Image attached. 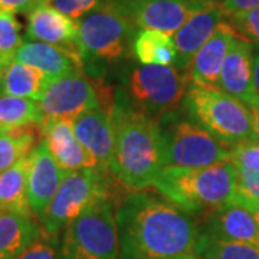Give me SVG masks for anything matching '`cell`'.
Listing matches in <instances>:
<instances>
[{
	"label": "cell",
	"instance_id": "cell-42",
	"mask_svg": "<svg viewBox=\"0 0 259 259\" xmlns=\"http://www.w3.org/2000/svg\"><path fill=\"white\" fill-rule=\"evenodd\" d=\"M58 259H72V258L69 256V253H68L66 250L61 248V252H59V258Z\"/></svg>",
	"mask_w": 259,
	"mask_h": 259
},
{
	"label": "cell",
	"instance_id": "cell-31",
	"mask_svg": "<svg viewBox=\"0 0 259 259\" xmlns=\"http://www.w3.org/2000/svg\"><path fill=\"white\" fill-rule=\"evenodd\" d=\"M231 160L236 166L259 171V141H243L232 146Z\"/></svg>",
	"mask_w": 259,
	"mask_h": 259
},
{
	"label": "cell",
	"instance_id": "cell-9",
	"mask_svg": "<svg viewBox=\"0 0 259 259\" xmlns=\"http://www.w3.org/2000/svg\"><path fill=\"white\" fill-rule=\"evenodd\" d=\"M187 74L170 65H143L130 75V94L137 110L160 121L185 100Z\"/></svg>",
	"mask_w": 259,
	"mask_h": 259
},
{
	"label": "cell",
	"instance_id": "cell-30",
	"mask_svg": "<svg viewBox=\"0 0 259 259\" xmlns=\"http://www.w3.org/2000/svg\"><path fill=\"white\" fill-rule=\"evenodd\" d=\"M226 19L238 36L250 44H259V9L231 13Z\"/></svg>",
	"mask_w": 259,
	"mask_h": 259
},
{
	"label": "cell",
	"instance_id": "cell-12",
	"mask_svg": "<svg viewBox=\"0 0 259 259\" xmlns=\"http://www.w3.org/2000/svg\"><path fill=\"white\" fill-rule=\"evenodd\" d=\"M218 88L243 102L248 108L258 104L259 94L253 81L252 44L236 36L222 65Z\"/></svg>",
	"mask_w": 259,
	"mask_h": 259
},
{
	"label": "cell",
	"instance_id": "cell-3",
	"mask_svg": "<svg viewBox=\"0 0 259 259\" xmlns=\"http://www.w3.org/2000/svg\"><path fill=\"white\" fill-rule=\"evenodd\" d=\"M153 189L189 214L206 218L235 200L236 168L232 160L200 168L164 167Z\"/></svg>",
	"mask_w": 259,
	"mask_h": 259
},
{
	"label": "cell",
	"instance_id": "cell-8",
	"mask_svg": "<svg viewBox=\"0 0 259 259\" xmlns=\"http://www.w3.org/2000/svg\"><path fill=\"white\" fill-rule=\"evenodd\" d=\"M161 134L164 167L200 168L231 160V146L190 118L166 121Z\"/></svg>",
	"mask_w": 259,
	"mask_h": 259
},
{
	"label": "cell",
	"instance_id": "cell-39",
	"mask_svg": "<svg viewBox=\"0 0 259 259\" xmlns=\"http://www.w3.org/2000/svg\"><path fill=\"white\" fill-rule=\"evenodd\" d=\"M5 71H6V66L0 62V94H2V87H3V78H5Z\"/></svg>",
	"mask_w": 259,
	"mask_h": 259
},
{
	"label": "cell",
	"instance_id": "cell-19",
	"mask_svg": "<svg viewBox=\"0 0 259 259\" xmlns=\"http://www.w3.org/2000/svg\"><path fill=\"white\" fill-rule=\"evenodd\" d=\"M202 232L222 241L245 242L259 246L258 222L253 213L242 204L228 203L209 213Z\"/></svg>",
	"mask_w": 259,
	"mask_h": 259
},
{
	"label": "cell",
	"instance_id": "cell-24",
	"mask_svg": "<svg viewBox=\"0 0 259 259\" xmlns=\"http://www.w3.org/2000/svg\"><path fill=\"white\" fill-rule=\"evenodd\" d=\"M133 54L143 65H164L176 62V45L170 35L163 32L141 29L133 39Z\"/></svg>",
	"mask_w": 259,
	"mask_h": 259
},
{
	"label": "cell",
	"instance_id": "cell-23",
	"mask_svg": "<svg viewBox=\"0 0 259 259\" xmlns=\"http://www.w3.org/2000/svg\"><path fill=\"white\" fill-rule=\"evenodd\" d=\"M49 78L33 66L13 61L5 71L2 95H13L39 101Z\"/></svg>",
	"mask_w": 259,
	"mask_h": 259
},
{
	"label": "cell",
	"instance_id": "cell-36",
	"mask_svg": "<svg viewBox=\"0 0 259 259\" xmlns=\"http://www.w3.org/2000/svg\"><path fill=\"white\" fill-rule=\"evenodd\" d=\"M250 117H252V127H253V131H255V136L259 141V102L249 107Z\"/></svg>",
	"mask_w": 259,
	"mask_h": 259
},
{
	"label": "cell",
	"instance_id": "cell-20",
	"mask_svg": "<svg viewBox=\"0 0 259 259\" xmlns=\"http://www.w3.org/2000/svg\"><path fill=\"white\" fill-rule=\"evenodd\" d=\"M22 64L33 66L49 78V81L81 71L82 61L66 51L44 42L26 40L15 54V59Z\"/></svg>",
	"mask_w": 259,
	"mask_h": 259
},
{
	"label": "cell",
	"instance_id": "cell-11",
	"mask_svg": "<svg viewBox=\"0 0 259 259\" xmlns=\"http://www.w3.org/2000/svg\"><path fill=\"white\" fill-rule=\"evenodd\" d=\"M42 139L28 156V199L32 213L40 219L65 176Z\"/></svg>",
	"mask_w": 259,
	"mask_h": 259
},
{
	"label": "cell",
	"instance_id": "cell-22",
	"mask_svg": "<svg viewBox=\"0 0 259 259\" xmlns=\"http://www.w3.org/2000/svg\"><path fill=\"white\" fill-rule=\"evenodd\" d=\"M0 212L33 218L28 199V157L0 173Z\"/></svg>",
	"mask_w": 259,
	"mask_h": 259
},
{
	"label": "cell",
	"instance_id": "cell-29",
	"mask_svg": "<svg viewBox=\"0 0 259 259\" xmlns=\"http://www.w3.org/2000/svg\"><path fill=\"white\" fill-rule=\"evenodd\" d=\"M236 196L232 203L245 206L246 209L259 206V171L236 166Z\"/></svg>",
	"mask_w": 259,
	"mask_h": 259
},
{
	"label": "cell",
	"instance_id": "cell-15",
	"mask_svg": "<svg viewBox=\"0 0 259 259\" xmlns=\"http://www.w3.org/2000/svg\"><path fill=\"white\" fill-rule=\"evenodd\" d=\"M75 137L97 161L98 168L111 167L115 148V125L112 114L102 108H93L72 120Z\"/></svg>",
	"mask_w": 259,
	"mask_h": 259
},
{
	"label": "cell",
	"instance_id": "cell-27",
	"mask_svg": "<svg viewBox=\"0 0 259 259\" xmlns=\"http://www.w3.org/2000/svg\"><path fill=\"white\" fill-rule=\"evenodd\" d=\"M194 253L202 259H259V246L245 242L222 241L200 232Z\"/></svg>",
	"mask_w": 259,
	"mask_h": 259
},
{
	"label": "cell",
	"instance_id": "cell-26",
	"mask_svg": "<svg viewBox=\"0 0 259 259\" xmlns=\"http://www.w3.org/2000/svg\"><path fill=\"white\" fill-rule=\"evenodd\" d=\"M44 121L45 115L35 100L0 95V128L42 125Z\"/></svg>",
	"mask_w": 259,
	"mask_h": 259
},
{
	"label": "cell",
	"instance_id": "cell-5",
	"mask_svg": "<svg viewBox=\"0 0 259 259\" xmlns=\"http://www.w3.org/2000/svg\"><path fill=\"white\" fill-rule=\"evenodd\" d=\"M78 23V47L83 59L115 62L127 54L136 25L120 0H110L90 12Z\"/></svg>",
	"mask_w": 259,
	"mask_h": 259
},
{
	"label": "cell",
	"instance_id": "cell-1",
	"mask_svg": "<svg viewBox=\"0 0 259 259\" xmlns=\"http://www.w3.org/2000/svg\"><path fill=\"white\" fill-rule=\"evenodd\" d=\"M120 259H173L194 253L200 228L161 194L131 192L115 213Z\"/></svg>",
	"mask_w": 259,
	"mask_h": 259
},
{
	"label": "cell",
	"instance_id": "cell-13",
	"mask_svg": "<svg viewBox=\"0 0 259 259\" xmlns=\"http://www.w3.org/2000/svg\"><path fill=\"white\" fill-rule=\"evenodd\" d=\"M225 18L226 15L221 6V0L210 2L194 10L173 35L177 51L176 62L173 66H176L179 71H187L194 55L210 39Z\"/></svg>",
	"mask_w": 259,
	"mask_h": 259
},
{
	"label": "cell",
	"instance_id": "cell-2",
	"mask_svg": "<svg viewBox=\"0 0 259 259\" xmlns=\"http://www.w3.org/2000/svg\"><path fill=\"white\" fill-rule=\"evenodd\" d=\"M112 118L115 148L111 175L128 192L154 187L164 168L160 121L120 104L115 105Z\"/></svg>",
	"mask_w": 259,
	"mask_h": 259
},
{
	"label": "cell",
	"instance_id": "cell-38",
	"mask_svg": "<svg viewBox=\"0 0 259 259\" xmlns=\"http://www.w3.org/2000/svg\"><path fill=\"white\" fill-rule=\"evenodd\" d=\"M183 2L187 3V5H190L194 9H199V8L204 6V5H207V3H210V2H216V0H183Z\"/></svg>",
	"mask_w": 259,
	"mask_h": 259
},
{
	"label": "cell",
	"instance_id": "cell-25",
	"mask_svg": "<svg viewBox=\"0 0 259 259\" xmlns=\"http://www.w3.org/2000/svg\"><path fill=\"white\" fill-rule=\"evenodd\" d=\"M36 127L40 125L0 128V173L28 157L36 146Z\"/></svg>",
	"mask_w": 259,
	"mask_h": 259
},
{
	"label": "cell",
	"instance_id": "cell-33",
	"mask_svg": "<svg viewBox=\"0 0 259 259\" xmlns=\"http://www.w3.org/2000/svg\"><path fill=\"white\" fill-rule=\"evenodd\" d=\"M51 2L55 9L76 22L110 0H51Z\"/></svg>",
	"mask_w": 259,
	"mask_h": 259
},
{
	"label": "cell",
	"instance_id": "cell-40",
	"mask_svg": "<svg viewBox=\"0 0 259 259\" xmlns=\"http://www.w3.org/2000/svg\"><path fill=\"white\" fill-rule=\"evenodd\" d=\"M173 259H202L199 255H196V253H187V255H182V256H177V258Z\"/></svg>",
	"mask_w": 259,
	"mask_h": 259
},
{
	"label": "cell",
	"instance_id": "cell-7",
	"mask_svg": "<svg viewBox=\"0 0 259 259\" xmlns=\"http://www.w3.org/2000/svg\"><path fill=\"white\" fill-rule=\"evenodd\" d=\"M108 173L111 171L98 167L66 171L54 199L39 219L45 233L58 236L95 200L101 197L112 199L110 186L114 176L108 179Z\"/></svg>",
	"mask_w": 259,
	"mask_h": 259
},
{
	"label": "cell",
	"instance_id": "cell-34",
	"mask_svg": "<svg viewBox=\"0 0 259 259\" xmlns=\"http://www.w3.org/2000/svg\"><path fill=\"white\" fill-rule=\"evenodd\" d=\"M45 3H51V0H0V10L12 13H30Z\"/></svg>",
	"mask_w": 259,
	"mask_h": 259
},
{
	"label": "cell",
	"instance_id": "cell-18",
	"mask_svg": "<svg viewBox=\"0 0 259 259\" xmlns=\"http://www.w3.org/2000/svg\"><path fill=\"white\" fill-rule=\"evenodd\" d=\"M236 36L238 35L235 29L231 26V23L228 20H223L214 30L210 39L199 49V52L194 55L193 61L189 65L187 68L189 83L218 88V81L225 58Z\"/></svg>",
	"mask_w": 259,
	"mask_h": 259
},
{
	"label": "cell",
	"instance_id": "cell-37",
	"mask_svg": "<svg viewBox=\"0 0 259 259\" xmlns=\"http://www.w3.org/2000/svg\"><path fill=\"white\" fill-rule=\"evenodd\" d=\"M253 81H255V88L259 94V51L253 56Z\"/></svg>",
	"mask_w": 259,
	"mask_h": 259
},
{
	"label": "cell",
	"instance_id": "cell-32",
	"mask_svg": "<svg viewBox=\"0 0 259 259\" xmlns=\"http://www.w3.org/2000/svg\"><path fill=\"white\" fill-rule=\"evenodd\" d=\"M37 238L33 243H30L19 259H58L61 249L58 248V236L48 235Z\"/></svg>",
	"mask_w": 259,
	"mask_h": 259
},
{
	"label": "cell",
	"instance_id": "cell-14",
	"mask_svg": "<svg viewBox=\"0 0 259 259\" xmlns=\"http://www.w3.org/2000/svg\"><path fill=\"white\" fill-rule=\"evenodd\" d=\"M26 39L61 48L82 61L78 47V23L51 3H45L28 13Z\"/></svg>",
	"mask_w": 259,
	"mask_h": 259
},
{
	"label": "cell",
	"instance_id": "cell-28",
	"mask_svg": "<svg viewBox=\"0 0 259 259\" xmlns=\"http://www.w3.org/2000/svg\"><path fill=\"white\" fill-rule=\"evenodd\" d=\"M22 44L20 23L15 13L0 10V62L6 68L13 62L15 54Z\"/></svg>",
	"mask_w": 259,
	"mask_h": 259
},
{
	"label": "cell",
	"instance_id": "cell-4",
	"mask_svg": "<svg viewBox=\"0 0 259 259\" xmlns=\"http://www.w3.org/2000/svg\"><path fill=\"white\" fill-rule=\"evenodd\" d=\"M189 118L228 146L255 141L249 108L216 87L189 83L183 100Z\"/></svg>",
	"mask_w": 259,
	"mask_h": 259
},
{
	"label": "cell",
	"instance_id": "cell-35",
	"mask_svg": "<svg viewBox=\"0 0 259 259\" xmlns=\"http://www.w3.org/2000/svg\"><path fill=\"white\" fill-rule=\"evenodd\" d=\"M221 6L228 16L236 12L259 9V0H221Z\"/></svg>",
	"mask_w": 259,
	"mask_h": 259
},
{
	"label": "cell",
	"instance_id": "cell-10",
	"mask_svg": "<svg viewBox=\"0 0 259 259\" xmlns=\"http://www.w3.org/2000/svg\"><path fill=\"white\" fill-rule=\"evenodd\" d=\"M37 102L45 118L74 120L79 114L100 107L97 85L81 71L49 81Z\"/></svg>",
	"mask_w": 259,
	"mask_h": 259
},
{
	"label": "cell",
	"instance_id": "cell-16",
	"mask_svg": "<svg viewBox=\"0 0 259 259\" xmlns=\"http://www.w3.org/2000/svg\"><path fill=\"white\" fill-rule=\"evenodd\" d=\"M122 6L136 26L170 36L197 10L183 0H128L122 2Z\"/></svg>",
	"mask_w": 259,
	"mask_h": 259
},
{
	"label": "cell",
	"instance_id": "cell-6",
	"mask_svg": "<svg viewBox=\"0 0 259 259\" xmlns=\"http://www.w3.org/2000/svg\"><path fill=\"white\" fill-rule=\"evenodd\" d=\"M61 248L72 259H120L114 202L101 197L65 229Z\"/></svg>",
	"mask_w": 259,
	"mask_h": 259
},
{
	"label": "cell",
	"instance_id": "cell-17",
	"mask_svg": "<svg viewBox=\"0 0 259 259\" xmlns=\"http://www.w3.org/2000/svg\"><path fill=\"white\" fill-rule=\"evenodd\" d=\"M40 130L51 154L62 170L74 171L98 167L93 156L75 137L72 120L45 118Z\"/></svg>",
	"mask_w": 259,
	"mask_h": 259
},
{
	"label": "cell",
	"instance_id": "cell-21",
	"mask_svg": "<svg viewBox=\"0 0 259 259\" xmlns=\"http://www.w3.org/2000/svg\"><path fill=\"white\" fill-rule=\"evenodd\" d=\"M42 233V228L33 218L0 212V259H19Z\"/></svg>",
	"mask_w": 259,
	"mask_h": 259
},
{
	"label": "cell",
	"instance_id": "cell-41",
	"mask_svg": "<svg viewBox=\"0 0 259 259\" xmlns=\"http://www.w3.org/2000/svg\"><path fill=\"white\" fill-rule=\"evenodd\" d=\"M249 210L252 213H253V216H255V219H256V222H258V225H259V206H255V207H250Z\"/></svg>",
	"mask_w": 259,
	"mask_h": 259
}]
</instances>
